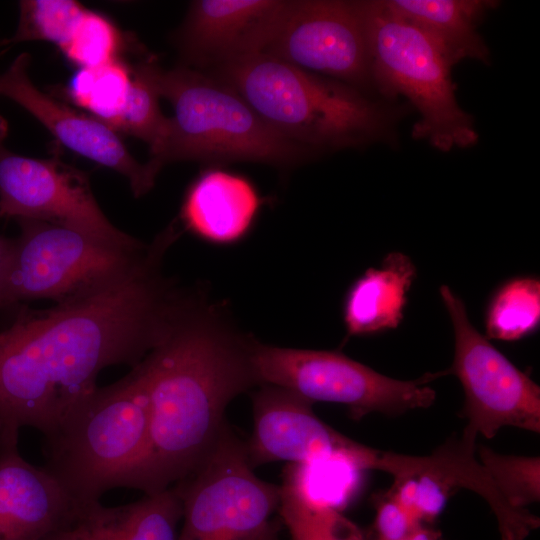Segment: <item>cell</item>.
I'll list each match as a JSON object with an SVG mask.
<instances>
[{
    "instance_id": "6da1fadb",
    "label": "cell",
    "mask_w": 540,
    "mask_h": 540,
    "mask_svg": "<svg viewBox=\"0 0 540 540\" xmlns=\"http://www.w3.org/2000/svg\"><path fill=\"white\" fill-rule=\"evenodd\" d=\"M168 230L124 274L44 310L22 307L0 332V430L53 433L109 366H136L189 294L162 273Z\"/></svg>"
},
{
    "instance_id": "7a4b0ae2",
    "label": "cell",
    "mask_w": 540,
    "mask_h": 540,
    "mask_svg": "<svg viewBox=\"0 0 540 540\" xmlns=\"http://www.w3.org/2000/svg\"><path fill=\"white\" fill-rule=\"evenodd\" d=\"M254 340L222 308L190 295L160 341L138 363L150 404L146 453L129 488L153 494L190 475L225 426V410L258 385Z\"/></svg>"
},
{
    "instance_id": "3957f363",
    "label": "cell",
    "mask_w": 540,
    "mask_h": 540,
    "mask_svg": "<svg viewBox=\"0 0 540 540\" xmlns=\"http://www.w3.org/2000/svg\"><path fill=\"white\" fill-rule=\"evenodd\" d=\"M235 90L274 131L317 155L395 146L410 106L264 53L206 72Z\"/></svg>"
},
{
    "instance_id": "277c9868",
    "label": "cell",
    "mask_w": 540,
    "mask_h": 540,
    "mask_svg": "<svg viewBox=\"0 0 540 540\" xmlns=\"http://www.w3.org/2000/svg\"><path fill=\"white\" fill-rule=\"evenodd\" d=\"M153 75L174 111L145 163L155 180L163 166L177 161L288 168L319 156L278 134L235 90L206 72L181 65L165 70L155 62Z\"/></svg>"
},
{
    "instance_id": "5b68a950",
    "label": "cell",
    "mask_w": 540,
    "mask_h": 540,
    "mask_svg": "<svg viewBox=\"0 0 540 540\" xmlns=\"http://www.w3.org/2000/svg\"><path fill=\"white\" fill-rule=\"evenodd\" d=\"M150 404L138 364L97 387L45 436L44 468L81 507L118 487L129 488L147 449Z\"/></svg>"
},
{
    "instance_id": "8992f818",
    "label": "cell",
    "mask_w": 540,
    "mask_h": 540,
    "mask_svg": "<svg viewBox=\"0 0 540 540\" xmlns=\"http://www.w3.org/2000/svg\"><path fill=\"white\" fill-rule=\"evenodd\" d=\"M371 73L377 95L404 98L418 114L415 140L441 152L473 147L479 134L458 103L452 66L435 43L391 10L384 0H362Z\"/></svg>"
},
{
    "instance_id": "52a82bcc",
    "label": "cell",
    "mask_w": 540,
    "mask_h": 540,
    "mask_svg": "<svg viewBox=\"0 0 540 540\" xmlns=\"http://www.w3.org/2000/svg\"><path fill=\"white\" fill-rule=\"evenodd\" d=\"M252 363L258 384L286 388L311 403L343 404L356 420L375 412L394 416L430 407L436 393L427 384L446 374L397 380L340 352L279 347L255 340Z\"/></svg>"
},
{
    "instance_id": "ba28073f",
    "label": "cell",
    "mask_w": 540,
    "mask_h": 540,
    "mask_svg": "<svg viewBox=\"0 0 540 540\" xmlns=\"http://www.w3.org/2000/svg\"><path fill=\"white\" fill-rule=\"evenodd\" d=\"M17 222L2 308L41 298L59 303L88 292L133 268L150 245L122 247L62 225Z\"/></svg>"
},
{
    "instance_id": "9c48e42d",
    "label": "cell",
    "mask_w": 540,
    "mask_h": 540,
    "mask_svg": "<svg viewBox=\"0 0 540 540\" xmlns=\"http://www.w3.org/2000/svg\"><path fill=\"white\" fill-rule=\"evenodd\" d=\"M253 469L245 444L226 425L202 463L175 484L183 510L177 540H247L269 523L281 489Z\"/></svg>"
},
{
    "instance_id": "30bf717a",
    "label": "cell",
    "mask_w": 540,
    "mask_h": 540,
    "mask_svg": "<svg viewBox=\"0 0 540 540\" xmlns=\"http://www.w3.org/2000/svg\"><path fill=\"white\" fill-rule=\"evenodd\" d=\"M440 296L454 329L455 352L447 374L460 381L464 428L490 439L506 426L540 432V389L470 322L463 301L446 285Z\"/></svg>"
},
{
    "instance_id": "8fae6325",
    "label": "cell",
    "mask_w": 540,
    "mask_h": 540,
    "mask_svg": "<svg viewBox=\"0 0 540 540\" xmlns=\"http://www.w3.org/2000/svg\"><path fill=\"white\" fill-rule=\"evenodd\" d=\"M8 123L0 121V218L62 225L99 240L137 247L140 240L115 227L92 192L88 176L58 157L32 158L7 149Z\"/></svg>"
},
{
    "instance_id": "7c38bea8",
    "label": "cell",
    "mask_w": 540,
    "mask_h": 540,
    "mask_svg": "<svg viewBox=\"0 0 540 540\" xmlns=\"http://www.w3.org/2000/svg\"><path fill=\"white\" fill-rule=\"evenodd\" d=\"M262 53L379 96L362 0H291Z\"/></svg>"
},
{
    "instance_id": "4fadbf2b",
    "label": "cell",
    "mask_w": 540,
    "mask_h": 540,
    "mask_svg": "<svg viewBox=\"0 0 540 540\" xmlns=\"http://www.w3.org/2000/svg\"><path fill=\"white\" fill-rule=\"evenodd\" d=\"M312 404L286 388L261 385L253 396V432L245 445L251 466L342 458L362 471L373 469L378 450L328 426L315 415Z\"/></svg>"
},
{
    "instance_id": "5bb4252c",
    "label": "cell",
    "mask_w": 540,
    "mask_h": 540,
    "mask_svg": "<svg viewBox=\"0 0 540 540\" xmlns=\"http://www.w3.org/2000/svg\"><path fill=\"white\" fill-rule=\"evenodd\" d=\"M291 0H195L174 44L181 66L208 72L262 53L281 25Z\"/></svg>"
},
{
    "instance_id": "9a60e30c",
    "label": "cell",
    "mask_w": 540,
    "mask_h": 540,
    "mask_svg": "<svg viewBox=\"0 0 540 540\" xmlns=\"http://www.w3.org/2000/svg\"><path fill=\"white\" fill-rule=\"evenodd\" d=\"M31 56L23 52L0 74V96L36 118L62 145L125 176L135 197L155 183L145 163L128 151L119 134L102 121L54 99L37 88L29 76Z\"/></svg>"
},
{
    "instance_id": "2e32d148",
    "label": "cell",
    "mask_w": 540,
    "mask_h": 540,
    "mask_svg": "<svg viewBox=\"0 0 540 540\" xmlns=\"http://www.w3.org/2000/svg\"><path fill=\"white\" fill-rule=\"evenodd\" d=\"M19 432L0 430V540H42L80 506L44 467L21 456Z\"/></svg>"
},
{
    "instance_id": "e0dca14e",
    "label": "cell",
    "mask_w": 540,
    "mask_h": 540,
    "mask_svg": "<svg viewBox=\"0 0 540 540\" xmlns=\"http://www.w3.org/2000/svg\"><path fill=\"white\" fill-rule=\"evenodd\" d=\"M476 437L464 429L461 437L449 438L428 456H409L378 451L374 469L400 479L413 474L434 476L451 492L465 488L481 496L496 516L501 540H525L539 527V518L527 509H515L500 493L486 468L475 455Z\"/></svg>"
},
{
    "instance_id": "ac0fdd59",
    "label": "cell",
    "mask_w": 540,
    "mask_h": 540,
    "mask_svg": "<svg viewBox=\"0 0 540 540\" xmlns=\"http://www.w3.org/2000/svg\"><path fill=\"white\" fill-rule=\"evenodd\" d=\"M261 204L248 179L211 168L188 188L180 217L186 229L198 238L215 245H232L247 236Z\"/></svg>"
},
{
    "instance_id": "d6986e66",
    "label": "cell",
    "mask_w": 540,
    "mask_h": 540,
    "mask_svg": "<svg viewBox=\"0 0 540 540\" xmlns=\"http://www.w3.org/2000/svg\"><path fill=\"white\" fill-rule=\"evenodd\" d=\"M182 501L175 486L129 504L81 506L73 520L42 540H177Z\"/></svg>"
},
{
    "instance_id": "ffe728a7",
    "label": "cell",
    "mask_w": 540,
    "mask_h": 540,
    "mask_svg": "<svg viewBox=\"0 0 540 540\" xmlns=\"http://www.w3.org/2000/svg\"><path fill=\"white\" fill-rule=\"evenodd\" d=\"M396 14L416 26L443 53L452 67L471 59L490 64L488 45L478 32L495 0H384Z\"/></svg>"
},
{
    "instance_id": "44dd1931",
    "label": "cell",
    "mask_w": 540,
    "mask_h": 540,
    "mask_svg": "<svg viewBox=\"0 0 540 540\" xmlns=\"http://www.w3.org/2000/svg\"><path fill=\"white\" fill-rule=\"evenodd\" d=\"M416 277V267L401 252H391L380 267L369 268L349 287L343 303L347 336H365L396 328Z\"/></svg>"
},
{
    "instance_id": "7402d4cb",
    "label": "cell",
    "mask_w": 540,
    "mask_h": 540,
    "mask_svg": "<svg viewBox=\"0 0 540 540\" xmlns=\"http://www.w3.org/2000/svg\"><path fill=\"white\" fill-rule=\"evenodd\" d=\"M132 79V67L117 59L100 66L78 68L65 92L75 106L113 129L126 106Z\"/></svg>"
},
{
    "instance_id": "603a6c76",
    "label": "cell",
    "mask_w": 540,
    "mask_h": 540,
    "mask_svg": "<svg viewBox=\"0 0 540 540\" xmlns=\"http://www.w3.org/2000/svg\"><path fill=\"white\" fill-rule=\"evenodd\" d=\"M539 319V279L530 276L513 278L497 290L488 305L486 336L516 341L533 332Z\"/></svg>"
},
{
    "instance_id": "cb8c5ba5",
    "label": "cell",
    "mask_w": 540,
    "mask_h": 540,
    "mask_svg": "<svg viewBox=\"0 0 540 540\" xmlns=\"http://www.w3.org/2000/svg\"><path fill=\"white\" fill-rule=\"evenodd\" d=\"M361 471L342 458L289 464L283 485L312 505L339 511L353 494Z\"/></svg>"
},
{
    "instance_id": "d4e9b609",
    "label": "cell",
    "mask_w": 540,
    "mask_h": 540,
    "mask_svg": "<svg viewBox=\"0 0 540 540\" xmlns=\"http://www.w3.org/2000/svg\"><path fill=\"white\" fill-rule=\"evenodd\" d=\"M155 60L146 59L132 67L133 79L126 106L114 130L136 137L155 149L162 141L169 117L161 112L160 95L154 80Z\"/></svg>"
},
{
    "instance_id": "484cf974",
    "label": "cell",
    "mask_w": 540,
    "mask_h": 540,
    "mask_svg": "<svg viewBox=\"0 0 540 540\" xmlns=\"http://www.w3.org/2000/svg\"><path fill=\"white\" fill-rule=\"evenodd\" d=\"M14 34L0 47L30 41H47L60 47L87 9L74 0H22Z\"/></svg>"
},
{
    "instance_id": "4316f807",
    "label": "cell",
    "mask_w": 540,
    "mask_h": 540,
    "mask_svg": "<svg viewBox=\"0 0 540 540\" xmlns=\"http://www.w3.org/2000/svg\"><path fill=\"white\" fill-rule=\"evenodd\" d=\"M124 46V35L112 20L86 9L58 48L78 68H89L121 59Z\"/></svg>"
},
{
    "instance_id": "83f0119b",
    "label": "cell",
    "mask_w": 540,
    "mask_h": 540,
    "mask_svg": "<svg viewBox=\"0 0 540 540\" xmlns=\"http://www.w3.org/2000/svg\"><path fill=\"white\" fill-rule=\"evenodd\" d=\"M280 489L278 507L292 540H364L338 510L312 505L285 485Z\"/></svg>"
},
{
    "instance_id": "f1b7e54d",
    "label": "cell",
    "mask_w": 540,
    "mask_h": 540,
    "mask_svg": "<svg viewBox=\"0 0 540 540\" xmlns=\"http://www.w3.org/2000/svg\"><path fill=\"white\" fill-rule=\"evenodd\" d=\"M478 457L510 506L526 509L539 501V457L502 455L486 446L478 448Z\"/></svg>"
},
{
    "instance_id": "f546056e",
    "label": "cell",
    "mask_w": 540,
    "mask_h": 540,
    "mask_svg": "<svg viewBox=\"0 0 540 540\" xmlns=\"http://www.w3.org/2000/svg\"><path fill=\"white\" fill-rule=\"evenodd\" d=\"M418 522L391 494L378 507L376 526L381 540H402L419 526Z\"/></svg>"
},
{
    "instance_id": "4dcf8cb0",
    "label": "cell",
    "mask_w": 540,
    "mask_h": 540,
    "mask_svg": "<svg viewBox=\"0 0 540 540\" xmlns=\"http://www.w3.org/2000/svg\"><path fill=\"white\" fill-rule=\"evenodd\" d=\"M14 240L0 235V308L2 292L9 268Z\"/></svg>"
},
{
    "instance_id": "1f68e13d",
    "label": "cell",
    "mask_w": 540,
    "mask_h": 540,
    "mask_svg": "<svg viewBox=\"0 0 540 540\" xmlns=\"http://www.w3.org/2000/svg\"><path fill=\"white\" fill-rule=\"evenodd\" d=\"M247 540H278V538L269 522Z\"/></svg>"
},
{
    "instance_id": "d6a6232c",
    "label": "cell",
    "mask_w": 540,
    "mask_h": 540,
    "mask_svg": "<svg viewBox=\"0 0 540 540\" xmlns=\"http://www.w3.org/2000/svg\"><path fill=\"white\" fill-rule=\"evenodd\" d=\"M2 118H3V116H2V115H0V121H1V119H2Z\"/></svg>"
}]
</instances>
